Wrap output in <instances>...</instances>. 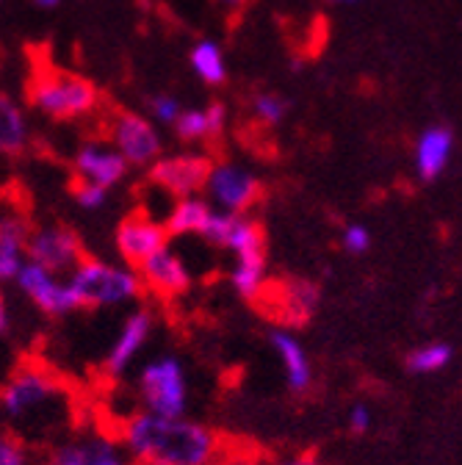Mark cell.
Here are the masks:
<instances>
[{
    "label": "cell",
    "instance_id": "cell-1",
    "mask_svg": "<svg viewBox=\"0 0 462 465\" xmlns=\"http://www.w3.org/2000/svg\"><path fill=\"white\" fill-rule=\"evenodd\" d=\"M123 443L142 465H211L221 451L219 438L186 416L139 413L125 424Z\"/></svg>",
    "mask_w": 462,
    "mask_h": 465
},
{
    "label": "cell",
    "instance_id": "cell-2",
    "mask_svg": "<svg viewBox=\"0 0 462 465\" xmlns=\"http://www.w3.org/2000/svg\"><path fill=\"white\" fill-rule=\"evenodd\" d=\"M67 280L81 308H117L133 302L142 294V280L133 269H128V263L120 266L97 258H84Z\"/></svg>",
    "mask_w": 462,
    "mask_h": 465
},
{
    "label": "cell",
    "instance_id": "cell-3",
    "mask_svg": "<svg viewBox=\"0 0 462 465\" xmlns=\"http://www.w3.org/2000/svg\"><path fill=\"white\" fill-rule=\"evenodd\" d=\"M28 100L55 120H75L97 108V86L81 75L39 70L28 84Z\"/></svg>",
    "mask_w": 462,
    "mask_h": 465
},
{
    "label": "cell",
    "instance_id": "cell-4",
    "mask_svg": "<svg viewBox=\"0 0 462 465\" xmlns=\"http://www.w3.org/2000/svg\"><path fill=\"white\" fill-rule=\"evenodd\" d=\"M139 391L144 401V413L181 419L189 404V382L178 358H158L142 369Z\"/></svg>",
    "mask_w": 462,
    "mask_h": 465
},
{
    "label": "cell",
    "instance_id": "cell-5",
    "mask_svg": "<svg viewBox=\"0 0 462 465\" xmlns=\"http://www.w3.org/2000/svg\"><path fill=\"white\" fill-rule=\"evenodd\" d=\"M25 261H31L53 274H70L84 261V247L70 227H62V224L39 227V230L28 232Z\"/></svg>",
    "mask_w": 462,
    "mask_h": 465
},
{
    "label": "cell",
    "instance_id": "cell-6",
    "mask_svg": "<svg viewBox=\"0 0 462 465\" xmlns=\"http://www.w3.org/2000/svg\"><path fill=\"white\" fill-rule=\"evenodd\" d=\"M205 192L211 197V203L216 205V211H227V213H250V208L258 203L260 197V183L258 178L236 163H216L208 172L205 181Z\"/></svg>",
    "mask_w": 462,
    "mask_h": 465
},
{
    "label": "cell",
    "instance_id": "cell-7",
    "mask_svg": "<svg viewBox=\"0 0 462 465\" xmlns=\"http://www.w3.org/2000/svg\"><path fill=\"white\" fill-rule=\"evenodd\" d=\"M15 280L23 294L47 316H67L81 308L70 280H64L62 274H53L31 261L23 263V269L17 272Z\"/></svg>",
    "mask_w": 462,
    "mask_h": 465
},
{
    "label": "cell",
    "instance_id": "cell-8",
    "mask_svg": "<svg viewBox=\"0 0 462 465\" xmlns=\"http://www.w3.org/2000/svg\"><path fill=\"white\" fill-rule=\"evenodd\" d=\"M211 161L200 153L166 155L150 163V181L172 197H194L205 189Z\"/></svg>",
    "mask_w": 462,
    "mask_h": 465
},
{
    "label": "cell",
    "instance_id": "cell-9",
    "mask_svg": "<svg viewBox=\"0 0 462 465\" xmlns=\"http://www.w3.org/2000/svg\"><path fill=\"white\" fill-rule=\"evenodd\" d=\"M59 391L62 388L53 374L36 366H25L6 382L4 391H0V407H4V413L9 419H23L39 411V407L50 404L59 396Z\"/></svg>",
    "mask_w": 462,
    "mask_h": 465
},
{
    "label": "cell",
    "instance_id": "cell-10",
    "mask_svg": "<svg viewBox=\"0 0 462 465\" xmlns=\"http://www.w3.org/2000/svg\"><path fill=\"white\" fill-rule=\"evenodd\" d=\"M111 139H113V150L125 158L128 166L131 163L147 166L155 158H161V136L139 114L120 111L117 116H113Z\"/></svg>",
    "mask_w": 462,
    "mask_h": 465
},
{
    "label": "cell",
    "instance_id": "cell-11",
    "mask_svg": "<svg viewBox=\"0 0 462 465\" xmlns=\"http://www.w3.org/2000/svg\"><path fill=\"white\" fill-rule=\"evenodd\" d=\"M169 247V232L161 219L150 213H131L117 227V252L128 266L144 263L158 250Z\"/></svg>",
    "mask_w": 462,
    "mask_h": 465
},
{
    "label": "cell",
    "instance_id": "cell-12",
    "mask_svg": "<svg viewBox=\"0 0 462 465\" xmlns=\"http://www.w3.org/2000/svg\"><path fill=\"white\" fill-rule=\"evenodd\" d=\"M136 274L142 280V288H150L161 297H181L192 285V272L186 261L178 252H172L169 247L158 250L144 263H139Z\"/></svg>",
    "mask_w": 462,
    "mask_h": 465
},
{
    "label": "cell",
    "instance_id": "cell-13",
    "mask_svg": "<svg viewBox=\"0 0 462 465\" xmlns=\"http://www.w3.org/2000/svg\"><path fill=\"white\" fill-rule=\"evenodd\" d=\"M28 216L15 203L0 200V282L15 280L25 263V242H28Z\"/></svg>",
    "mask_w": 462,
    "mask_h": 465
},
{
    "label": "cell",
    "instance_id": "cell-14",
    "mask_svg": "<svg viewBox=\"0 0 462 465\" xmlns=\"http://www.w3.org/2000/svg\"><path fill=\"white\" fill-rule=\"evenodd\" d=\"M75 172L84 183H92V186H100L108 192L111 186H117L125 178L128 163L113 147L89 142L75 155Z\"/></svg>",
    "mask_w": 462,
    "mask_h": 465
},
{
    "label": "cell",
    "instance_id": "cell-15",
    "mask_svg": "<svg viewBox=\"0 0 462 465\" xmlns=\"http://www.w3.org/2000/svg\"><path fill=\"white\" fill-rule=\"evenodd\" d=\"M152 332V316L147 311H136L125 319V324L120 327V335L113 338L111 349H108V355H105V371L111 377H120L125 374L133 361L142 355V349L147 343Z\"/></svg>",
    "mask_w": 462,
    "mask_h": 465
},
{
    "label": "cell",
    "instance_id": "cell-16",
    "mask_svg": "<svg viewBox=\"0 0 462 465\" xmlns=\"http://www.w3.org/2000/svg\"><path fill=\"white\" fill-rule=\"evenodd\" d=\"M269 343H271L274 355H277V361H280V366L285 371L288 388L297 391V393L308 391L310 382H313V366H310V358L305 352L302 341L288 327H274L269 332Z\"/></svg>",
    "mask_w": 462,
    "mask_h": 465
},
{
    "label": "cell",
    "instance_id": "cell-17",
    "mask_svg": "<svg viewBox=\"0 0 462 465\" xmlns=\"http://www.w3.org/2000/svg\"><path fill=\"white\" fill-rule=\"evenodd\" d=\"M319 300V285L310 280H285L274 291V311H280L277 316L285 327H302L316 313Z\"/></svg>",
    "mask_w": 462,
    "mask_h": 465
},
{
    "label": "cell",
    "instance_id": "cell-18",
    "mask_svg": "<svg viewBox=\"0 0 462 465\" xmlns=\"http://www.w3.org/2000/svg\"><path fill=\"white\" fill-rule=\"evenodd\" d=\"M47 465H128L123 449L108 438H81L59 446Z\"/></svg>",
    "mask_w": 462,
    "mask_h": 465
},
{
    "label": "cell",
    "instance_id": "cell-19",
    "mask_svg": "<svg viewBox=\"0 0 462 465\" xmlns=\"http://www.w3.org/2000/svg\"><path fill=\"white\" fill-rule=\"evenodd\" d=\"M451 150H454V134L446 125H432L418 136V142H416V172L424 183H432L440 178L443 169L451 161Z\"/></svg>",
    "mask_w": 462,
    "mask_h": 465
},
{
    "label": "cell",
    "instance_id": "cell-20",
    "mask_svg": "<svg viewBox=\"0 0 462 465\" xmlns=\"http://www.w3.org/2000/svg\"><path fill=\"white\" fill-rule=\"evenodd\" d=\"M211 211H213V205L208 200H202L200 194L181 197V200L172 203V208L166 211L163 227H166L169 236H200Z\"/></svg>",
    "mask_w": 462,
    "mask_h": 465
},
{
    "label": "cell",
    "instance_id": "cell-21",
    "mask_svg": "<svg viewBox=\"0 0 462 465\" xmlns=\"http://www.w3.org/2000/svg\"><path fill=\"white\" fill-rule=\"evenodd\" d=\"M230 282L247 300H260L266 291V247L236 255V266L230 272Z\"/></svg>",
    "mask_w": 462,
    "mask_h": 465
},
{
    "label": "cell",
    "instance_id": "cell-22",
    "mask_svg": "<svg viewBox=\"0 0 462 465\" xmlns=\"http://www.w3.org/2000/svg\"><path fill=\"white\" fill-rule=\"evenodd\" d=\"M28 142V123L23 108L0 92V153L4 155H17L25 150Z\"/></svg>",
    "mask_w": 462,
    "mask_h": 465
},
{
    "label": "cell",
    "instance_id": "cell-23",
    "mask_svg": "<svg viewBox=\"0 0 462 465\" xmlns=\"http://www.w3.org/2000/svg\"><path fill=\"white\" fill-rule=\"evenodd\" d=\"M192 67L194 73L208 84V86H221L227 81V67H224V55L213 39H202L192 50Z\"/></svg>",
    "mask_w": 462,
    "mask_h": 465
},
{
    "label": "cell",
    "instance_id": "cell-24",
    "mask_svg": "<svg viewBox=\"0 0 462 465\" xmlns=\"http://www.w3.org/2000/svg\"><path fill=\"white\" fill-rule=\"evenodd\" d=\"M451 363V346L443 343V341H432V343H424V346H416L413 352L408 355V369L413 374H437L443 371L446 366Z\"/></svg>",
    "mask_w": 462,
    "mask_h": 465
},
{
    "label": "cell",
    "instance_id": "cell-25",
    "mask_svg": "<svg viewBox=\"0 0 462 465\" xmlns=\"http://www.w3.org/2000/svg\"><path fill=\"white\" fill-rule=\"evenodd\" d=\"M175 134L183 142H202V139H208L205 108H186V111H181L178 120H175Z\"/></svg>",
    "mask_w": 462,
    "mask_h": 465
},
{
    "label": "cell",
    "instance_id": "cell-26",
    "mask_svg": "<svg viewBox=\"0 0 462 465\" xmlns=\"http://www.w3.org/2000/svg\"><path fill=\"white\" fill-rule=\"evenodd\" d=\"M252 111L260 116V120H263L266 125H277V123L285 120V114H288V100H282L280 94L263 92V94H255Z\"/></svg>",
    "mask_w": 462,
    "mask_h": 465
},
{
    "label": "cell",
    "instance_id": "cell-27",
    "mask_svg": "<svg viewBox=\"0 0 462 465\" xmlns=\"http://www.w3.org/2000/svg\"><path fill=\"white\" fill-rule=\"evenodd\" d=\"M340 244H343L346 252L363 255V252H369V247H371V232H369V227H363V224H349V227L343 230Z\"/></svg>",
    "mask_w": 462,
    "mask_h": 465
},
{
    "label": "cell",
    "instance_id": "cell-28",
    "mask_svg": "<svg viewBox=\"0 0 462 465\" xmlns=\"http://www.w3.org/2000/svg\"><path fill=\"white\" fill-rule=\"evenodd\" d=\"M0 465H31V457L20 440L0 435Z\"/></svg>",
    "mask_w": 462,
    "mask_h": 465
},
{
    "label": "cell",
    "instance_id": "cell-29",
    "mask_svg": "<svg viewBox=\"0 0 462 465\" xmlns=\"http://www.w3.org/2000/svg\"><path fill=\"white\" fill-rule=\"evenodd\" d=\"M150 108H152V116L155 120H161V123H166V125H175V120H178V114H181V103L172 97V94H158V97H152L150 100Z\"/></svg>",
    "mask_w": 462,
    "mask_h": 465
},
{
    "label": "cell",
    "instance_id": "cell-30",
    "mask_svg": "<svg viewBox=\"0 0 462 465\" xmlns=\"http://www.w3.org/2000/svg\"><path fill=\"white\" fill-rule=\"evenodd\" d=\"M75 200H78V205H81V208H86V211H97V208H103V205H105L108 192H105V189H100V186H92V183L78 181V183H75Z\"/></svg>",
    "mask_w": 462,
    "mask_h": 465
},
{
    "label": "cell",
    "instance_id": "cell-31",
    "mask_svg": "<svg viewBox=\"0 0 462 465\" xmlns=\"http://www.w3.org/2000/svg\"><path fill=\"white\" fill-rule=\"evenodd\" d=\"M227 123V108L221 103H211L205 108V125H208V139H216L224 131Z\"/></svg>",
    "mask_w": 462,
    "mask_h": 465
},
{
    "label": "cell",
    "instance_id": "cell-32",
    "mask_svg": "<svg viewBox=\"0 0 462 465\" xmlns=\"http://www.w3.org/2000/svg\"><path fill=\"white\" fill-rule=\"evenodd\" d=\"M371 424H374V413H371V407L369 404H363V401H358L352 411H349V427H352V432H369L371 430Z\"/></svg>",
    "mask_w": 462,
    "mask_h": 465
},
{
    "label": "cell",
    "instance_id": "cell-33",
    "mask_svg": "<svg viewBox=\"0 0 462 465\" xmlns=\"http://www.w3.org/2000/svg\"><path fill=\"white\" fill-rule=\"evenodd\" d=\"M211 465H263L258 457L247 454V451H227V454H216V460Z\"/></svg>",
    "mask_w": 462,
    "mask_h": 465
},
{
    "label": "cell",
    "instance_id": "cell-34",
    "mask_svg": "<svg viewBox=\"0 0 462 465\" xmlns=\"http://www.w3.org/2000/svg\"><path fill=\"white\" fill-rule=\"evenodd\" d=\"M9 327H12V316H9V305H6L4 291H0V335H6Z\"/></svg>",
    "mask_w": 462,
    "mask_h": 465
},
{
    "label": "cell",
    "instance_id": "cell-35",
    "mask_svg": "<svg viewBox=\"0 0 462 465\" xmlns=\"http://www.w3.org/2000/svg\"><path fill=\"white\" fill-rule=\"evenodd\" d=\"M277 465H319V460L313 454H294V457H285Z\"/></svg>",
    "mask_w": 462,
    "mask_h": 465
},
{
    "label": "cell",
    "instance_id": "cell-36",
    "mask_svg": "<svg viewBox=\"0 0 462 465\" xmlns=\"http://www.w3.org/2000/svg\"><path fill=\"white\" fill-rule=\"evenodd\" d=\"M216 4L224 6V9H230V12H239V9L247 6V0H216Z\"/></svg>",
    "mask_w": 462,
    "mask_h": 465
},
{
    "label": "cell",
    "instance_id": "cell-37",
    "mask_svg": "<svg viewBox=\"0 0 462 465\" xmlns=\"http://www.w3.org/2000/svg\"><path fill=\"white\" fill-rule=\"evenodd\" d=\"M34 4H36L39 9H59V6H62V0H34Z\"/></svg>",
    "mask_w": 462,
    "mask_h": 465
},
{
    "label": "cell",
    "instance_id": "cell-38",
    "mask_svg": "<svg viewBox=\"0 0 462 465\" xmlns=\"http://www.w3.org/2000/svg\"><path fill=\"white\" fill-rule=\"evenodd\" d=\"M332 4H355V0H332Z\"/></svg>",
    "mask_w": 462,
    "mask_h": 465
}]
</instances>
